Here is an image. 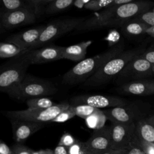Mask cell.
<instances>
[{
  "label": "cell",
  "instance_id": "obj_41",
  "mask_svg": "<svg viewBox=\"0 0 154 154\" xmlns=\"http://www.w3.org/2000/svg\"><path fill=\"white\" fill-rule=\"evenodd\" d=\"M146 34L151 35L152 37H154V26L149 27L147 30L146 31Z\"/></svg>",
  "mask_w": 154,
  "mask_h": 154
},
{
  "label": "cell",
  "instance_id": "obj_13",
  "mask_svg": "<svg viewBox=\"0 0 154 154\" xmlns=\"http://www.w3.org/2000/svg\"><path fill=\"white\" fill-rule=\"evenodd\" d=\"M88 150L93 154H98L111 149L109 126L94 130L91 137L85 142Z\"/></svg>",
  "mask_w": 154,
  "mask_h": 154
},
{
  "label": "cell",
  "instance_id": "obj_22",
  "mask_svg": "<svg viewBox=\"0 0 154 154\" xmlns=\"http://www.w3.org/2000/svg\"><path fill=\"white\" fill-rule=\"evenodd\" d=\"M26 103L28 108L31 109H46L55 105L51 99L46 97H38L26 100Z\"/></svg>",
  "mask_w": 154,
  "mask_h": 154
},
{
  "label": "cell",
  "instance_id": "obj_25",
  "mask_svg": "<svg viewBox=\"0 0 154 154\" xmlns=\"http://www.w3.org/2000/svg\"><path fill=\"white\" fill-rule=\"evenodd\" d=\"M70 108L75 113V116H77L84 119H87L92 114L99 111L100 109L88 106L87 105H71Z\"/></svg>",
  "mask_w": 154,
  "mask_h": 154
},
{
  "label": "cell",
  "instance_id": "obj_4",
  "mask_svg": "<svg viewBox=\"0 0 154 154\" xmlns=\"http://www.w3.org/2000/svg\"><path fill=\"white\" fill-rule=\"evenodd\" d=\"M58 91L51 81L26 74L23 79L6 93L17 100L52 95Z\"/></svg>",
  "mask_w": 154,
  "mask_h": 154
},
{
  "label": "cell",
  "instance_id": "obj_32",
  "mask_svg": "<svg viewBox=\"0 0 154 154\" xmlns=\"http://www.w3.org/2000/svg\"><path fill=\"white\" fill-rule=\"evenodd\" d=\"M76 141L77 140L75 137H73L70 133L65 132L61 137L58 145L69 148L73 144H74L76 142Z\"/></svg>",
  "mask_w": 154,
  "mask_h": 154
},
{
  "label": "cell",
  "instance_id": "obj_44",
  "mask_svg": "<svg viewBox=\"0 0 154 154\" xmlns=\"http://www.w3.org/2000/svg\"><path fill=\"white\" fill-rule=\"evenodd\" d=\"M153 75H154V66H153Z\"/></svg>",
  "mask_w": 154,
  "mask_h": 154
},
{
  "label": "cell",
  "instance_id": "obj_28",
  "mask_svg": "<svg viewBox=\"0 0 154 154\" xmlns=\"http://www.w3.org/2000/svg\"><path fill=\"white\" fill-rule=\"evenodd\" d=\"M131 20L145 23L150 27L153 26H154V12L148 11L143 13Z\"/></svg>",
  "mask_w": 154,
  "mask_h": 154
},
{
  "label": "cell",
  "instance_id": "obj_40",
  "mask_svg": "<svg viewBox=\"0 0 154 154\" xmlns=\"http://www.w3.org/2000/svg\"><path fill=\"white\" fill-rule=\"evenodd\" d=\"M31 154H54V151L49 149H42L39 150H31Z\"/></svg>",
  "mask_w": 154,
  "mask_h": 154
},
{
  "label": "cell",
  "instance_id": "obj_39",
  "mask_svg": "<svg viewBox=\"0 0 154 154\" xmlns=\"http://www.w3.org/2000/svg\"><path fill=\"white\" fill-rule=\"evenodd\" d=\"M90 0H75L73 5L78 8H82L84 7L85 5L89 2Z\"/></svg>",
  "mask_w": 154,
  "mask_h": 154
},
{
  "label": "cell",
  "instance_id": "obj_23",
  "mask_svg": "<svg viewBox=\"0 0 154 154\" xmlns=\"http://www.w3.org/2000/svg\"><path fill=\"white\" fill-rule=\"evenodd\" d=\"M24 51L13 43L0 42V58H13Z\"/></svg>",
  "mask_w": 154,
  "mask_h": 154
},
{
  "label": "cell",
  "instance_id": "obj_38",
  "mask_svg": "<svg viewBox=\"0 0 154 154\" xmlns=\"http://www.w3.org/2000/svg\"><path fill=\"white\" fill-rule=\"evenodd\" d=\"M126 149H120V150H116V149H109L105 152L99 153L98 154H125Z\"/></svg>",
  "mask_w": 154,
  "mask_h": 154
},
{
  "label": "cell",
  "instance_id": "obj_15",
  "mask_svg": "<svg viewBox=\"0 0 154 154\" xmlns=\"http://www.w3.org/2000/svg\"><path fill=\"white\" fill-rule=\"evenodd\" d=\"M45 26L42 25L10 35L5 39V42L13 43L22 51H28L38 40Z\"/></svg>",
  "mask_w": 154,
  "mask_h": 154
},
{
  "label": "cell",
  "instance_id": "obj_36",
  "mask_svg": "<svg viewBox=\"0 0 154 154\" xmlns=\"http://www.w3.org/2000/svg\"><path fill=\"white\" fill-rule=\"evenodd\" d=\"M0 154H12L11 148L1 140H0Z\"/></svg>",
  "mask_w": 154,
  "mask_h": 154
},
{
  "label": "cell",
  "instance_id": "obj_24",
  "mask_svg": "<svg viewBox=\"0 0 154 154\" xmlns=\"http://www.w3.org/2000/svg\"><path fill=\"white\" fill-rule=\"evenodd\" d=\"M106 117L102 110L92 114L85 119L87 126L94 130L100 129L104 126Z\"/></svg>",
  "mask_w": 154,
  "mask_h": 154
},
{
  "label": "cell",
  "instance_id": "obj_9",
  "mask_svg": "<svg viewBox=\"0 0 154 154\" xmlns=\"http://www.w3.org/2000/svg\"><path fill=\"white\" fill-rule=\"evenodd\" d=\"M70 102L71 105H87L98 109L100 108L123 106L128 103L126 100L119 97L100 94L76 96L71 99Z\"/></svg>",
  "mask_w": 154,
  "mask_h": 154
},
{
  "label": "cell",
  "instance_id": "obj_10",
  "mask_svg": "<svg viewBox=\"0 0 154 154\" xmlns=\"http://www.w3.org/2000/svg\"><path fill=\"white\" fill-rule=\"evenodd\" d=\"M136 123H112L109 126L111 140V149H125L129 145L135 134Z\"/></svg>",
  "mask_w": 154,
  "mask_h": 154
},
{
  "label": "cell",
  "instance_id": "obj_11",
  "mask_svg": "<svg viewBox=\"0 0 154 154\" xmlns=\"http://www.w3.org/2000/svg\"><path fill=\"white\" fill-rule=\"evenodd\" d=\"M37 19L34 11L30 8H22L5 13L0 19V25L3 30L11 29L19 26L33 23Z\"/></svg>",
  "mask_w": 154,
  "mask_h": 154
},
{
  "label": "cell",
  "instance_id": "obj_17",
  "mask_svg": "<svg viewBox=\"0 0 154 154\" xmlns=\"http://www.w3.org/2000/svg\"><path fill=\"white\" fill-rule=\"evenodd\" d=\"M125 93L133 95H148L154 93V80L144 79L127 82L120 87Z\"/></svg>",
  "mask_w": 154,
  "mask_h": 154
},
{
  "label": "cell",
  "instance_id": "obj_26",
  "mask_svg": "<svg viewBox=\"0 0 154 154\" xmlns=\"http://www.w3.org/2000/svg\"><path fill=\"white\" fill-rule=\"evenodd\" d=\"M112 6H116L114 5V0H90L84 8L92 11H99Z\"/></svg>",
  "mask_w": 154,
  "mask_h": 154
},
{
  "label": "cell",
  "instance_id": "obj_12",
  "mask_svg": "<svg viewBox=\"0 0 154 154\" xmlns=\"http://www.w3.org/2000/svg\"><path fill=\"white\" fill-rule=\"evenodd\" d=\"M63 46L48 45L27 51V58L31 64H42L63 59Z\"/></svg>",
  "mask_w": 154,
  "mask_h": 154
},
{
  "label": "cell",
  "instance_id": "obj_19",
  "mask_svg": "<svg viewBox=\"0 0 154 154\" xmlns=\"http://www.w3.org/2000/svg\"><path fill=\"white\" fill-rule=\"evenodd\" d=\"M135 134L140 140L154 144V127L146 119H140L136 123Z\"/></svg>",
  "mask_w": 154,
  "mask_h": 154
},
{
  "label": "cell",
  "instance_id": "obj_43",
  "mask_svg": "<svg viewBox=\"0 0 154 154\" xmlns=\"http://www.w3.org/2000/svg\"><path fill=\"white\" fill-rule=\"evenodd\" d=\"M87 154H93V153H91V152H90L89 151V152H88V153H87Z\"/></svg>",
  "mask_w": 154,
  "mask_h": 154
},
{
  "label": "cell",
  "instance_id": "obj_16",
  "mask_svg": "<svg viewBox=\"0 0 154 154\" xmlns=\"http://www.w3.org/2000/svg\"><path fill=\"white\" fill-rule=\"evenodd\" d=\"M106 119L112 123H131L135 122L138 115V111L128 106H117L102 110Z\"/></svg>",
  "mask_w": 154,
  "mask_h": 154
},
{
  "label": "cell",
  "instance_id": "obj_14",
  "mask_svg": "<svg viewBox=\"0 0 154 154\" xmlns=\"http://www.w3.org/2000/svg\"><path fill=\"white\" fill-rule=\"evenodd\" d=\"M10 120L12 127L13 138L17 143L20 144L45 126V123L13 119Z\"/></svg>",
  "mask_w": 154,
  "mask_h": 154
},
{
  "label": "cell",
  "instance_id": "obj_5",
  "mask_svg": "<svg viewBox=\"0 0 154 154\" xmlns=\"http://www.w3.org/2000/svg\"><path fill=\"white\" fill-rule=\"evenodd\" d=\"M26 52L27 51H25L0 65V92L7 93L26 75L27 69L31 65Z\"/></svg>",
  "mask_w": 154,
  "mask_h": 154
},
{
  "label": "cell",
  "instance_id": "obj_3",
  "mask_svg": "<svg viewBox=\"0 0 154 154\" xmlns=\"http://www.w3.org/2000/svg\"><path fill=\"white\" fill-rule=\"evenodd\" d=\"M144 48L139 47L123 51L105 63L93 75L83 83V85L97 87L105 84L117 76L133 58L144 53Z\"/></svg>",
  "mask_w": 154,
  "mask_h": 154
},
{
  "label": "cell",
  "instance_id": "obj_45",
  "mask_svg": "<svg viewBox=\"0 0 154 154\" xmlns=\"http://www.w3.org/2000/svg\"><path fill=\"white\" fill-rule=\"evenodd\" d=\"M153 11V12H154V8H153V11Z\"/></svg>",
  "mask_w": 154,
  "mask_h": 154
},
{
  "label": "cell",
  "instance_id": "obj_31",
  "mask_svg": "<svg viewBox=\"0 0 154 154\" xmlns=\"http://www.w3.org/2000/svg\"><path fill=\"white\" fill-rule=\"evenodd\" d=\"M125 154H146L137 143L135 138V134L129 145L126 149Z\"/></svg>",
  "mask_w": 154,
  "mask_h": 154
},
{
  "label": "cell",
  "instance_id": "obj_30",
  "mask_svg": "<svg viewBox=\"0 0 154 154\" xmlns=\"http://www.w3.org/2000/svg\"><path fill=\"white\" fill-rule=\"evenodd\" d=\"M75 116V114L71 109L70 105V106L68 108L63 110L60 113H59L51 122L63 123L72 119Z\"/></svg>",
  "mask_w": 154,
  "mask_h": 154
},
{
  "label": "cell",
  "instance_id": "obj_35",
  "mask_svg": "<svg viewBox=\"0 0 154 154\" xmlns=\"http://www.w3.org/2000/svg\"><path fill=\"white\" fill-rule=\"evenodd\" d=\"M140 57L154 66V51L144 52L140 55Z\"/></svg>",
  "mask_w": 154,
  "mask_h": 154
},
{
  "label": "cell",
  "instance_id": "obj_27",
  "mask_svg": "<svg viewBox=\"0 0 154 154\" xmlns=\"http://www.w3.org/2000/svg\"><path fill=\"white\" fill-rule=\"evenodd\" d=\"M52 0H28V2L32 8L36 17L40 16L45 12V8Z\"/></svg>",
  "mask_w": 154,
  "mask_h": 154
},
{
  "label": "cell",
  "instance_id": "obj_42",
  "mask_svg": "<svg viewBox=\"0 0 154 154\" xmlns=\"http://www.w3.org/2000/svg\"><path fill=\"white\" fill-rule=\"evenodd\" d=\"M147 120V121L154 127V116H150L149 117L146 119Z\"/></svg>",
  "mask_w": 154,
  "mask_h": 154
},
{
  "label": "cell",
  "instance_id": "obj_21",
  "mask_svg": "<svg viewBox=\"0 0 154 154\" xmlns=\"http://www.w3.org/2000/svg\"><path fill=\"white\" fill-rule=\"evenodd\" d=\"M74 0H52L45 10V13L51 15L65 11L73 5Z\"/></svg>",
  "mask_w": 154,
  "mask_h": 154
},
{
  "label": "cell",
  "instance_id": "obj_1",
  "mask_svg": "<svg viewBox=\"0 0 154 154\" xmlns=\"http://www.w3.org/2000/svg\"><path fill=\"white\" fill-rule=\"evenodd\" d=\"M152 5L151 2L134 1L122 5L109 7L89 18H85L76 30L88 31L105 27L122 26L137 16L148 11Z\"/></svg>",
  "mask_w": 154,
  "mask_h": 154
},
{
  "label": "cell",
  "instance_id": "obj_2",
  "mask_svg": "<svg viewBox=\"0 0 154 154\" xmlns=\"http://www.w3.org/2000/svg\"><path fill=\"white\" fill-rule=\"evenodd\" d=\"M123 45L119 43L101 54L79 61L64 74L62 78V83L70 85L84 83L105 63L122 53L123 51Z\"/></svg>",
  "mask_w": 154,
  "mask_h": 154
},
{
  "label": "cell",
  "instance_id": "obj_33",
  "mask_svg": "<svg viewBox=\"0 0 154 154\" xmlns=\"http://www.w3.org/2000/svg\"><path fill=\"white\" fill-rule=\"evenodd\" d=\"M135 138L137 143L143 150L146 154H154V144L145 142L140 140L135 134Z\"/></svg>",
  "mask_w": 154,
  "mask_h": 154
},
{
  "label": "cell",
  "instance_id": "obj_34",
  "mask_svg": "<svg viewBox=\"0 0 154 154\" xmlns=\"http://www.w3.org/2000/svg\"><path fill=\"white\" fill-rule=\"evenodd\" d=\"M12 154H31V149L20 144L16 143L11 147Z\"/></svg>",
  "mask_w": 154,
  "mask_h": 154
},
{
  "label": "cell",
  "instance_id": "obj_7",
  "mask_svg": "<svg viewBox=\"0 0 154 154\" xmlns=\"http://www.w3.org/2000/svg\"><path fill=\"white\" fill-rule=\"evenodd\" d=\"M66 102L57 103L55 105L46 109L27 108L23 110L7 111L5 115L10 119H19L34 122L46 123L51 122L59 113L70 106Z\"/></svg>",
  "mask_w": 154,
  "mask_h": 154
},
{
  "label": "cell",
  "instance_id": "obj_29",
  "mask_svg": "<svg viewBox=\"0 0 154 154\" xmlns=\"http://www.w3.org/2000/svg\"><path fill=\"white\" fill-rule=\"evenodd\" d=\"M88 152L85 143L78 140L74 144L68 148V154H87Z\"/></svg>",
  "mask_w": 154,
  "mask_h": 154
},
{
  "label": "cell",
  "instance_id": "obj_20",
  "mask_svg": "<svg viewBox=\"0 0 154 154\" xmlns=\"http://www.w3.org/2000/svg\"><path fill=\"white\" fill-rule=\"evenodd\" d=\"M149 27L145 23L131 20L123 25L121 28L122 32L126 35L138 36L146 34V31Z\"/></svg>",
  "mask_w": 154,
  "mask_h": 154
},
{
  "label": "cell",
  "instance_id": "obj_18",
  "mask_svg": "<svg viewBox=\"0 0 154 154\" xmlns=\"http://www.w3.org/2000/svg\"><path fill=\"white\" fill-rule=\"evenodd\" d=\"M91 43V40H87L69 46L63 47V58L74 61H81L84 60L87 48Z\"/></svg>",
  "mask_w": 154,
  "mask_h": 154
},
{
  "label": "cell",
  "instance_id": "obj_8",
  "mask_svg": "<svg viewBox=\"0 0 154 154\" xmlns=\"http://www.w3.org/2000/svg\"><path fill=\"white\" fill-rule=\"evenodd\" d=\"M153 74V65L140 55L129 62L117 75L116 82L124 84L125 82H130L132 80H144Z\"/></svg>",
  "mask_w": 154,
  "mask_h": 154
},
{
  "label": "cell",
  "instance_id": "obj_6",
  "mask_svg": "<svg viewBox=\"0 0 154 154\" xmlns=\"http://www.w3.org/2000/svg\"><path fill=\"white\" fill-rule=\"evenodd\" d=\"M85 17H67L56 19L48 23L38 40L28 50L40 48L74 29H76Z\"/></svg>",
  "mask_w": 154,
  "mask_h": 154
},
{
  "label": "cell",
  "instance_id": "obj_37",
  "mask_svg": "<svg viewBox=\"0 0 154 154\" xmlns=\"http://www.w3.org/2000/svg\"><path fill=\"white\" fill-rule=\"evenodd\" d=\"M54 151V154H68V148L57 145Z\"/></svg>",
  "mask_w": 154,
  "mask_h": 154
}]
</instances>
